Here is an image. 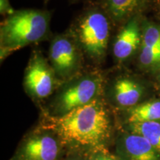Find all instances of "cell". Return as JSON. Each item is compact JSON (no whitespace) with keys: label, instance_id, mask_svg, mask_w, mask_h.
Returning <instances> with one entry per match:
<instances>
[{"label":"cell","instance_id":"cell-9","mask_svg":"<svg viewBox=\"0 0 160 160\" xmlns=\"http://www.w3.org/2000/svg\"><path fill=\"white\" fill-rule=\"evenodd\" d=\"M57 154V141L48 135L31 138L23 148L25 160H55Z\"/></svg>","mask_w":160,"mask_h":160},{"label":"cell","instance_id":"cell-4","mask_svg":"<svg viewBox=\"0 0 160 160\" xmlns=\"http://www.w3.org/2000/svg\"><path fill=\"white\" fill-rule=\"evenodd\" d=\"M102 85L97 74L84 75L69 82L59 97V108L63 115L96 99Z\"/></svg>","mask_w":160,"mask_h":160},{"label":"cell","instance_id":"cell-14","mask_svg":"<svg viewBox=\"0 0 160 160\" xmlns=\"http://www.w3.org/2000/svg\"><path fill=\"white\" fill-rule=\"evenodd\" d=\"M141 47L160 48V27L154 24H145L142 30Z\"/></svg>","mask_w":160,"mask_h":160},{"label":"cell","instance_id":"cell-1","mask_svg":"<svg viewBox=\"0 0 160 160\" xmlns=\"http://www.w3.org/2000/svg\"><path fill=\"white\" fill-rule=\"evenodd\" d=\"M60 137L82 145H97L108 137L109 117L104 105L94 99L55 119Z\"/></svg>","mask_w":160,"mask_h":160},{"label":"cell","instance_id":"cell-5","mask_svg":"<svg viewBox=\"0 0 160 160\" xmlns=\"http://www.w3.org/2000/svg\"><path fill=\"white\" fill-rule=\"evenodd\" d=\"M49 57L55 74L62 79L71 78L81 65L79 48L67 36H59L53 39L50 47Z\"/></svg>","mask_w":160,"mask_h":160},{"label":"cell","instance_id":"cell-15","mask_svg":"<svg viewBox=\"0 0 160 160\" xmlns=\"http://www.w3.org/2000/svg\"><path fill=\"white\" fill-rule=\"evenodd\" d=\"M139 62L147 68H160V48L141 47Z\"/></svg>","mask_w":160,"mask_h":160},{"label":"cell","instance_id":"cell-11","mask_svg":"<svg viewBox=\"0 0 160 160\" xmlns=\"http://www.w3.org/2000/svg\"><path fill=\"white\" fill-rule=\"evenodd\" d=\"M124 145L131 160H160V154L142 136L131 133L124 139Z\"/></svg>","mask_w":160,"mask_h":160},{"label":"cell","instance_id":"cell-12","mask_svg":"<svg viewBox=\"0 0 160 160\" xmlns=\"http://www.w3.org/2000/svg\"><path fill=\"white\" fill-rule=\"evenodd\" d=\"M128 120L130 124L159 122L160 100H151L132 107Z\"/></svg>","mask_w":160,"mask_h":160},{"label":"cell","instance_id":"cell-13","mask_svg":"<svg viewBox=\"0 0 160 160\" xmlns=\"http://www.w3.org/2000/svg\"><path fill=\"white\" fill-rule=\"evenodd\" d=\"M131 133L142 136L160 154V122L130 124Z\"/></svg>","mask_w":160,"mask_h":160},{"label":"cell","instance_id":"cell-2","mask_svg":"<svg viewBox=\"0 0 160 160\" xmlns=\"http://www.w3.org/2000/svg\"><path fill=\"white\" fill-rule=\"evenodd\" d=\"M51 14L37 9L16 11L1 24V58L45 37L49 29Z\"/></svg>","mask_w":160,"mask_h":160},{"label":"cell","instance_id":"cell-20","mask_svg":"<svg viewBox=\"0 0 160 160\" xmlns=\"http://www.w3.org/2000/svg\"><path fill=\"white\" fill-rule=\"evenodd\" d=\"M45 2H48V0H45Z\"/></svg>","mask_w":160,"mask_h":160},{"label":"cell","instance_id":"cell-19","mask_svg":"<svg viewBox=\"0 0 160 160\" xmlns=\"http://www.w3.org/2000/svg\"><path fill=\"white\" fill-rule=\"evenodd\" d=\"M73 2H75V1H78V0H73Z\"/></svg>","mask_w":160,"mask_h":160},{"label":"cell","instance_id":"cell-10","mask_svg":"<svg viewBox=\"0 0 160 160\" xmlns=\"http://www.w3.org/2000/svg\"><path fill=\"white\" fill-rule=\"evenodd\" d=\"M114 99L123 107H134L144 93L143 86L136 80L128 77H121L116 80L113 86Z\"/></svg>","mask_w":160,"mask_h":160},{"label":"cell","instance_id":"cell-7","mask_svg":"<svg viewBox=\"0 0 160 160\" xmlns=\"http://www.w3.org/2000/svg\"><path fill=\"white\" fill-rule=\"evenodd\" d=\"M117 37L113 46L116 59L124 61L131 57L142 45V31L137 17L128 20Z\"/></svg>","mask_w":160,"mask_h":160},{"label":"cell","instance_id":"cell-3","mask_svg":"<svg viewBox=\"0 0 160 160\" xmlns=\"http://www.w3.org/2000/svg\"><path fill=\"white\" fill-rule=\"evenodd\" d=\"M109 16L99 4L90 7L82 15L77 27L80 46L96 61L105 57L110 37Z\"/></svg>","mask_w":160,"mask_h":160},{"label":"cell","instance_id":"cell-17","mask_svg":"<svg viewBox=\"0 0 160 160\" xmlns=\"http://www.w3.org/2000/svg\"><path fill=\"white\" fill-rule=\"evenodd\" d=\"M96 160H112L111 158H108V157H100V158H98Z\"/></svg>","mask_w":160,"mask_h":160},{"label":"cell","instance_id":"cell-16","mask_svg":"<svg viewBox=\"0 0 160 160\" xmlns=\"http://www.w3.org/2000/svg\"><path fill=\"white\" fill-rule=\"evenodd\" d=\"M0 11L1 14L9 16L13 14L16 11L12 8L9 0H0Z\"/></svg>","mask_w":160,"mask_h":160},{"label":"cell","instance_id":"cell-18","mask_svg":"<svg viewBox=\"0 0 160 160\" xmlns=\"http://www.w3.org/2000/svg\"><path fill=\"white\" fill-rule=\"evenodd\" d=\"M158 79H159V82L160 84V72H159V74L158 76Z\"/></svg>","mask_w":160,"mask_h":160},{"label":"cell","instance_id":"cell-8","mask_svg":"<svg viewBox=\"0 0 160 160\" xmlns=\"http://www.w3.org/2000/svg\"><path fill=\"white\" fill-rule=\"evenodd\" d=\"M151 0H98V4L113 21L129 20Z\"/></svg>","mask_w":160,"mask_h":160},{"label":"cell","instance_id":"cell-6","mask_svg":"<svg viewBox=\"0 0 160 160\" xmlns=\"http://www.w3.org/2000/svg\"><path fill=\"white\" fill-rule=\"evenodd\" d=\"M55 73L47 60L35 53L26 69L25 87L28 93L37 98H45L54 88Z\"/></svg>","mask_w":160,"mask_h":160}]
</instances>
